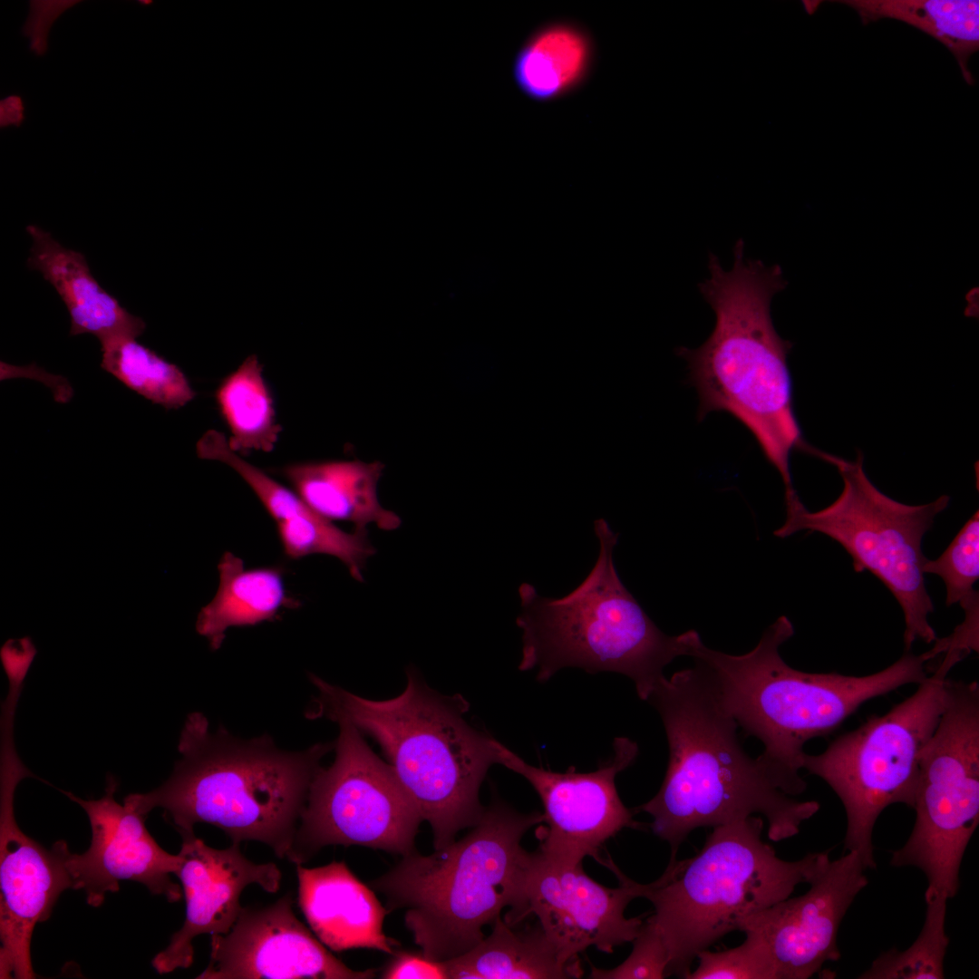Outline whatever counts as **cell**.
I'll return each instance as SVG.
<instances>
[{
    "mask_svg": "<svg viewBox=\"0 0 979 979\" xmlns=\"http://www.w3.org/2000/svg\"><path fill=\"white\" fill-rule=\"evenodd\" d=\"M646 701L661 716L669 760L658 792L635 810L652 817L654 834L671 847L670 861L697 828L761 816L777 842L796 836L819 810L815 800L793 799L759 757L745 752L737 722L699 664L663 678Z\"/></svg>",
    "mask_w": 979,
    "mask_h": 979,
    "instance_id": "6da1fadb",
    "label": "cell"
},
{
    "mask_svg": "<svg viewBox=\"0 0 979 979\" xmlns=\"http://www.w3.org/2000/svg\"><path fill=\"white\" fill-rule=\"evenodd\" d=\"M733 258L725 270L709 254L710 276L699 284V291L714 312L715 325L699 347L676 352L688 363L700 420L725 412L746 427L780 473L787 501L798 496L790 456L809 446L793 409L787 363L792 344L779 335L771 315V299L787 282L779 265L746 258L742 238L734 245Z\"/></svg>",
    "mask_w": 979,
    "mask_h": 979,
    "instance_id": "7a4b0ae2",
    "label": "cell"
},
{
    "mask_svg": "<svg viewBox=\"0 0 979 979\" xmlns=\"http://www.w3.org/2000/svg\"><path fill=\"white\" fill-rule=\"evenodd\" d=\"M333 748L316 743L302 751H281L267 735L243 741L221 728L211 732L206 717L192 712L170 777L151 791L126 796L123 804L145 817L163 809L181 837L208 823L232 843L259 841L286 858L313 779Z\"/></svg>",
    "mask_w": 979,
    "mask_h": 979,
    "instance_id": "3957f363",
    "label": "cell"
},
{
    "mask_svg": "<svg viewBox=\"0 0 979 979\" xmlns=\"http://www.w3.org/2000/svg\"><path fill=\"white\" fill-rule=\"evenodd\" d=\"M793 635L790 620L780 616L751 651L733 655L707 647L689 630L686 655L707 671L739 727L762 742L758 757L795 796L807 788L800 775L804 744L829 734L864 703L920 683L933 656L929 650L918 655L905 652L888 667L863 676L806 673L790 667L780 654Z\"/></svg>",
    "mask_w": 979,
    "mask_h": 979,
    "instance_id": "277c9868",
    "label": "cell"
},
{
    "mask_svg": "<svg viewBox=\"0 0 979 979\" xmlns=\"http://www.w3.org/2000/svg\"><path fill=\"white\" fill-rule=\"evenodd\" d=\"M310 679L319 691L311 716L347 720L380 745L431 825L435 850L477 824L485 809L481 783L492 765L501 764L504 745L466 721L469 703L461 696L435 692L412 669L403 692L383 701Z\"/></svg>",
    "mask_w": 979,
    "mask_h": 979,
    "instance_id": "5b68a950",
    "label": "cell"
},
{
    "mask_svg": "<svg viewBox=\"0 0 979 979\" xmlns=\"http://www.w3.org/2000/svg\"><path fill=\"white\" fill-rule=\"evenodd\" d=\"M542 820L539 811L521 813L494 800L463 838L427 856H402L371 886L385 896L387 912L405 909V926L424 955L457 957L484 938L483 927L505 907L504 920L520 923L531 854L521 841Z\"/></svg>",
    "mask_w": 979,
    "mask_h": 979,
    "instance_id": "8992f818",
    "label": "cell"
},
{
    "mask_svg": "<svg viewBox=\"0 0 979 979\" xmlns=\"http://www.w3.org/2000/svg\"><path fill=\"white\" fill-rule=\"evenodd\" d=\"M597 559L585 579L570 593L546 597L527 582L519 587L522 632V672L536 670L547 682L563 668L590 674L615 672L629 677L637 695L646 701L665 677L664 667L686 655L685 632L668 635L651 620L620 579L613 559L618 533L597 519Z\"/></svg>",
    "mask_w": 979,
    "mask_h": 979,
    "instance_id": "52a82bcc",
    "label": "cell"
},
{
    "mask_svg": "<svg viewBox=\"0 0 979 979\" xmlns=\"http://www.w3.org/2000/svg\"><path fill=\"white\" fill-rule=\"evenodd\" d=\"M763 827L761 816L713 827L698 854L669 861L658 879L645 884L642 897L654 906L646 918L668 954L666 976L686 978L701 952L809 884L830 859L829 850L781 859L762 841Z\"/></svg>",
    "mask_w": 979,
    "mask_h": 979,
    "instance_id": "ba28073f",
    "label": "cell"
},
{
    "mask_svg": "<svg viewBox=\"0 0 979 979\" xmlns=\"http://www.w3.org/2000/svg\"><path fill=\"white\" fill-rule=\"evenodd\" d=\"M835 466L843 488L829 506L811 512L797 499L786 506V519L773 534L780 538L800 530L822 533L840 544L852 558L854 570L877 577L898 602L905 620V652L916 641L935 642L929 624L934 611L923 566L927 559L922 539L950 498L942 495L923 505H907L880 491L863 469V456L855 460L810 447L809 451Z\"/></svg>",
    "mask_w": 979,
    "mask_h": 979,
    "instance_id": "9c48e42d",
    "label": "cell"
},
{
    "mask_svg": "<svg viewBox=\"0 0 979 979\" xmlns=\"http://www.w3.org/2000/svg\"><path fill=\"white\" fill-rule=\"evenodd\" d=\"M946 658L916 692L883 715H872L857 729L837 737L817 755L802 758V769L822 779L840 800L847 817L844 849L857 852L867 869L877 867L872 835L888 806L913 809L922 751L944 711Z\"/></svg>",
    "mask_w": 979,
    "mask_h": 979,
    "instance_id": "30bf717a",
    "label": "cell"
},
{
    "mask_svg": "<svg viewBox=\"0 0 979 979\" xmlns=\"http://www.w3.org/2000/svg\"><path fill=\"white\" fill-rule=\"evenodd\" d=\"M913 809L916 820L889 864L926 877L925 899L953 898L960 868L979 824V684L947 681L946 702L924 747Z\"/></svg>",
    "mask_w": 979,
    "mask_h": 979,
    "instance_id": "8fae6325",
    "label": "cell"
},
{
    "mask_svg": "<svg viewBox=\"0 0 979 979\" xmlns=\"http://www.w3.org/2000/svg\"><path fill=\"white\" fill-rule=\"evenodd\" d=\"M331 766L311 783L287 859L304 864L328 845L363 846L402 856L414 851L422 817L393 768L349 721H337Z\"/></svg>",
    "mask_w": 979,
    "mask_h": 979,
    "instance_id": "7c38bea8",
    "label": "cell"
},
{
    "mask_svg": "<svg viewBox=\"0 0 979 979\" xmlns=\"http://www.w3.org/2000/svg\"><path fill=\"white\" fill-rule=\"evenodd\" d=\"M617 877L618 887H607L592 879L582 863L552 859L538 849L531 852L527 868L521 922L535 916L560 959L579 962L589 947L611 954L615 947L633 942L644 919L628 918V904L642 897L645 884L626 877L612 859L602 863Z\"/></svg>",
    "mask_w": 979,
    "mask_h": 979,
    "instance_id": "4fadbf2b",
    "label": "cell"
},
{
    "mask_svg": "<svg viewBox=\"0 0 979 979\" xmlns=\"http://www.w3.org/2000/svg\"><path fill=\"white\" fill-rule=\"evenodd\" d=\"M614 754L591 772L574 768L556 772L528 764L504 746L501 764L524 777L534 788L543 806V820L537 829L538 850L566 863H582L592 857L599 863L603 845L623 829H638L635 810L622 802L615 780L636 759L639 749L627 737L613 742Z\"/></svg>",
    "mask_w": 979,
    "mask_h": 979,
    "instance_id": "5bb4252c",
    "label": "cell"
},
{
    "mask_svg": "<svg viewBox=\"0 0 979 979\" xmlns=\"http://www.w3.org/2000/svg\"><path fill=\"white\" fill-rule=\"evenodd\" d=\"M859 855L847 851L829 859L803 895L780 900L746 917L745 934L769 970L771 979H807L826 962H836L840 924L867 887Z\"/></svg>",
    "mask_w": 979,
    "mask_h": 979,
    "instance_id": "9a60e30c",
    "label": "cell"
},
{
    "mask_svg": "<svg viewBox=\"0 0 979 979\" xmlns=\"http://www.w3.org/2000/svg\"><path fill=\"white\" fill-rule=\"evenodd\" d=\"M34 776L16 753L1 756L0 773V978H35L30 945L34 926L49 918L59 896L73 888L65 864L69 847L51 848L18 826L14 796L19 781Z\"/></svg>",
    "mask_w": 979,
    "mask_h": 979,
    "instance_id": "2e32d148",
    "label": "cell"
},
{
    "mask_svg": "<svg viewBox=\"0 0 979 979\" xmlns=\"http://www.w3.org/2000/svg\"><path fill=\"white\" fill-rule=\"evenodd\" d=\"M210 957L199 979H369L333 955L299 921L286 894L265 907H243L231 929L211 935Z\"/></svg>",
    "mask_w": 979,
    "mask_h": 979,
    "instance_id": "e0dca14e",
    "label": "cell"
},
{
    "mask_svg": "<svg viewBox=\"0 0 979 979\" xmlns=\"http://www.w3.org/2000/svg\"><path fill=\"white\" fill-rule=\"evenodd\" d=\"M117 787L115 778L108 777L105 794L98 800L63 791L84 809L92 829L89 848L82 854L68 849L65 855L73 889H82L87 903L99 906L106 893L118 891L121 881L131 880L170 903L179 901L182 887L170 875L179 871L180 855L167 852L156 842L145 826V816L116 801Z\"/></svg>",
    "mask_w": 979,
    "mask_h": 979,
    "instance_id": "ac0fdd59",
    "label": "cell"
},
{
    "mask_svg": "<svg viewBox=\"0 0 979 979\" xmlns=\"http://www.w3.org/2000/svg\"><path fill=\"white\" fill-rule=\"evenodd\" d=\"M181 838V864L176 876L185 897L186 915L181 928L151 961L159 974L189 967L198 935L228 933L243 908L240 897L248 885H258L268 893L277 892L281 885L282 873L276 864L249 860L239 844L218 849L194 834Z\"/></svg>",
    "mask_w": 979,
    "mask_h": 979,
    "instance_id": "d6986e66",
    "label": "cell"
},
{
    "mask_svg": "<svg viewBox=\"0 0 979 979\" xmlns=\"http://www.w3.org/2000/svg\"><path fill=\"white\" fill-rule=\"evenodd\" d=\"M298 905L311 930L329 949L371 948L393 954L397 942L383 930L386 909L344 862L296 865Z\"/></svg>",
    "mask_w": 979,
    "mask_h": 979,
    "instance_id": "ffe728a7",
    "label": "cell"
},
{
    "mask_svg": "<svg viewBox=\"0 0 979 979\" xmlns=\"http://www.w3.org/2000/svg\"><path fill=\"white\" fill-rule=\"evenodd\" d=\"M25 229L33 239L27 267L39 271L65 304L71 317L70 335L91 334L101 343L142 334L144 321L129 313L98 283L83 254L64 247L35 225Z\"/></svg>",
    "mask_w": 979,
    "mask_h": 979,
    "instance_id": "44dd1931",
    "label": "cell"
},
{
    "mask_svg": "<svg viewBox=\"0 0 979 979\" xmlns=\"http://www.w3.org/2000/svg\"><path fill=\"white\" fill-rule=\"evenodd\" d=\"M384 464L378 460H330L284 466L280 473L315 513L331 522H347L355 529L368 526L393 531L402 520L380 502L378 484Z\"/></svg>",
    "mask_w": 979,
    "mask_h": 979,
    "instance_id": "7402d4cb",
    "label": "cell"
},
{
    "mask_svg": "<svg viewBox=\"0 0 979 979\" xmlns=\"http://www.w3.org/2000/svg\"><path fill=\"white\" fill-rule=\"evenodd\" d=\"M490 934L468 952L444 961L450 979H567L583 974L580 961L564 963L541 926L516 930L498 916Z\"/></svg>",
    "mask_w": 979,
    "mask_h": 979,
    "instance_id": "603a6c76",
    "label": "cell"
},
{
    "mask_svg": "<svg viewBox=\"0 0 979 979\" xmlns=\"http://www.w3.org/2000/svg\"><path fill=\"white\" fill-rule=\"evenodd\" d=\"M218 569V588L196 621L197 632L212 650L221 646L228 628L271 621L281 608L296 606L280 567L247 568L240 557L225 552Z\"/></svg>",
    "mask_w": 979,
    "mask_h": 979,
    "instance_id": "cb8c5ba5",
    "label": "cell"
},
{
    "mask_svg": "<svg viewBox=\"0 0 979 979\" xmlns=\"http://www.w3.org/2000/svg\"><path fill=\"white\" fill-rule=\"evenodd\" d=\"M593 61L589 34L573 23L554 22L533 33L516 53L512 78L526 97L548 102L577 89Z\"/></svg>",
    "mask_w": 979,
    "mask_h": 979,
    "instance_id": "d4e9b609",
    "label": "cell"
},
{
    "mask_svg": "<svg viewBox=\"0 0 979 979\" xmlns=\"http://www.w3.org/2000/svg\"><path fill=\"white\" fill-rule=\"evenodd\" d=\"M864 24L895 19L921 30L955 56L968 84L974 83L970 57L979 48V2L974 0H846Z\"/></svg>",
    "mask_w": 979,
    "mask_h": 979,
    "instance_id": "484cf974",
    "label": "cell"
},
{
    "mask_svg": "<svg viewBox=\"0 0 979 979\" xmlns=\"http://www.w3.org/2000/svg\"><path fill=\"white\" fill-rule=\"evenodd\" d=\"M228 430L229 447L240 455L272 451L281 433L272 392L257 356L226 375L214 393Z\"/></svg>",
    "mask_w": 979,
    "mask_h": 979,
    "instance_id": "4316f807",
    "label": "cell"
},
{
    "mask_svg": "<svg viewBox=\"0 0 979 979\" xmlns=\"http://www.w3.org/2000/svg\"><path fill=\"white\" fill-rule=\"evenodd\" d=\"M101 367L126 387L167 410L179 409L197 395L183 371L132 336L101 342Z\"/></svg>",
    "mask_w": 979,
    "mask_h": 979,
    "instance_id": "83f0119b",
    "label": "cell"
},
{
    "mask_svg": "<svg viewBox=\"0 0 979 979\" xmlns=\"http://www.w3.org/2000/svg\"><path fill=\"white\" fill-rule=\"evenodd\" d=\"M276 528L284 553L289 558L298 559L315 554L334 557L359 582L363 581L366 563L376 552L367 529L344 531L309 508L276 522Z\"/></svg>",
    "mask_w": 979,
    "mask_h": 979,
    "instance_id": "f1b7e54d",
    "label": "cell"
},
{
    "mask_svg": "<svg viewBox=\"0 0 979 979\" xmlns=\"http://www.w3.org/2000/svg\"><path fill=\"white\" fill-rule=\"evenodd\" d=\"M923 927L906 950L891 948L880 954L860 979H942L949 945L945 931L947 899L926 898Z\"/></svg>",
    "mask_w": 979,
    "mask_h": 979,
    "instance_id": "f546056e",
    "label": "cell"
},
{
    "mask_svg": "<svg viewBox=\"0 0 979 979\" xmlns=\"http://www.w3.org/2000/svg\"><path fill=\"white\" fill-rule=\"evenodd\" d=\"M924 574L939 576L946 590L945 604H959L963 609L978 607L979 513L976 510L964 523L945 550L936 559H926Z\"/></svg>",
    "mask_w": 979,
    "mask_h": 979,
    "instance_id": "4dcf8cb0",
    "label": "cell"
},
{
    "mask_svg": "<svg viewBox=\"0 0 979 979\" xmlns=\"http://www.w3.org/2000/svg\"><path fill=\"white\" fill-rule=\"evenodd\" d=\"M197 453L201 459L217 460L233 469L250 487L276 523L308 508L292 489L283 486L234 451L227 437L218 431L209 430L200 438L197 443Z\"/></svg>",
    "mask_w": 979,
    "mask_h": 979,
    "instance_id": "1f68e13d",
    "label": "cell"
},
{
    "mask_svg": "<svg viewBox=\"0 0 979 979\" xmlns=\"http://www.w3.org/2000/svg\"><path fill=\"white\" fill-rule=\"evenodd\" d=\"M629 956L618 966L602 969L591 964L589 978L659 979L666 977L668 954L656 927L645 918L633 941Z\"/></svg>",
    "mask_w": 979,
    "mask_h": 979,
    "instance_id": "d6a6232c",
    "label": "cell"
},
{
    "mask_svg": "<svg viewBox=\"0 0 979 979\" xmlns=\"http://www.w3.org/2000/svg\"><path fill=\"white\" fill-rule=\"evenodd\" d=\"M696 958L698 966L686 979H771L757 949L746 938L736 947L721 952L707 949Z\"/></svg>",
    "mask_w": 979,
    "mask_h": 979,
    "instance_id": "836d02e7",
    "label": "cell"
},
{
    "mask_svg": "<svg viewBox=\"0 0 979 979\" xmlns=\"http://www.w3.org/2000/svg\"><path fill=\"white\" fill-rule=\"evenodd\" d=\"M80 2L75 0L30 1L29 15L22 28V34L30 40V50L36 55H44L48 50V34L51 26L63 13Z\"/></svg>",
    "mask_w": 979,
    "mask_h": 979,
    "instance_id": "e575fe53",
    "label": "cell"
},
{
    "mask_svg": "<svg viewBox=\"0 0 979 979\" xmlns=\"http://www.w3.org/2000/svg\"><path fill=\"white\" fill-rule=\"evenodd\" d=\"M382 978L387 979H445L448 971L444 961H437L422 952H399L385 967Z\"/></svg>",
    "mask_w": 979,
    "mask_h": 979,
    "instance_id": "d590c367",
    "label": "cell"
},
{
    "mask_svg": "<svg viewBox=\"0 0 979 979\" xmlns=\"http://www.w3.org/2000/svg\"><path fill=\"white\" fill-rule=\"evenodd\" d=\"M24 105L19 95L12 94L0 101V126L19 127L24 120Z\"/></svg>",
    "mask_w": 979,
    "mask_h": 979,
    "instance_id": "8d00e7d4",
    "label": "cell"
},
{
    "mask_svg": "<svg viewBox=\"0 0 979 979\" xmlns=\"http://www.w3.org/2000/svg\"><path fill=\"white\" fill-rule=\"evenodd\" d=\"M140 3H141V5H149V4H150V3H151V2H150V1H140Z\"/></svg>",
    "mask_w": 979,
    "mask_h": 979,
    "instance_id": "74e56055",
    "label": "cell"
}]
</instances>
